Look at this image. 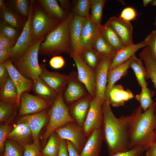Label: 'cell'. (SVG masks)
Returning a JSON list of instances; mask_svg holds the SVG:
<instances>
[{
	"label": "cell",
	"instance_id": "cell-21",
	"mask_svg": "<svg viewBox=\"0 0 156 156\" xmlns=\"http://www.w3.org/2000/svg\"><path fill=\"white\" fill-rule=\"evenodd\" d=\"M103 140L102 128L94 130L87 138L80 156H100Z\"/></svg>",
	"mask_w": 156,
	"mask_h": 156
},
{
	"label": "cell",
	"instance_id": "cell-40",
	"mask_svg": "<svg viewBox=\"0 0 156 156\" xmlns=\"http://www.w3.org/2000/svg\"><path fill=\"white\" fill-rule=\"evenodd\" d=\"M24 151L23 146L8 139L5 142L4 152L2 156H23Z\"/></svg>",
	"mask_w": 156,
	"mask_h": 156
},
{
	"label": "cell",
	"instance_id": "cell-45",
	"mask_svg": "<svg viewBox=\"0 0 156 156\" xmlns=\"http://www.w3.org/2000/svg\"><path fill=\"white\" fill-rule=\"evenodd\" d=\"M11 127L8 124L1 125L0 127V156L3 154L5 145L8 134L12 131Z\"/></svg>",
	"mask_w": 156,
	"mask_h": 156
},
{
	"label": "cell",
	"instance_id": "cell-27",
	"mask_svg": "<svg viewBox=\"0 0 156 156\" xmlns=\"http://www.w3.org/2000/svg\"><path fill=\"white\" fill-rule=\"evenodd\" d=\"M36 1L48 14L60 21L64 20L70 12L62 8L56 0H38Z\"/></svg>",
	"mask_w": 156,
	"mask_h": 156
},
{
	"label": "cell",
	"instance_id": "cell-1",
	"mask_svg": "<svg viewBox=\"0 0 156 156\" xmlns=\"http://www.w3.org/2000/svg\"><path fill=\"white\" fill-rule=\"evenodd\" d=\"M109 100L102 104L103 122L102 129L104 140L110 156L130 149V115L117 118L111 108Z\"/></svg>",
	"mask_w": 156,
	"mask_h": 156
},
{
	"label": "cell",
	"instance_id": "cell-48",
	"mask_svg": "<svg viewBox=\"0 0 156 156\" xmlns=\"http://www.w3.org/2000/svg\"><path fill=\"white\" fill-rule=\"evenodd\" d=\"M15 45L0 49V63H2L10 57L12 49Z\"/></svg>",
	"mask_w": 156,
	"mask_h": 156
},
{
	"label": "cell",
	"instance_id": "cell-26",
	"mask_svg": "<svg viewBox=\"0 0 156 156\" xmlns=\"http://www.w3.org/2000/svg\"><path fill=\"white\" fill-rule=\"evenodd\" d=\"M100 33L106 42L117 51L124 47L119 35L107 22L103 25H101Z\"/></svg>",
	"mask_w": 156,
	"mask_h": 156
},
{
	"label": "cell",
	"instance_id": "cell-32",
	"mask_svg": "<svg viewBox=\"0 0 156 156\" xmlns=\"http://www.w3.org/2000/svg\"><path fill=\"white\" fill-rule=\"evenodd\" d=\"M131 58L129 68H131L133 70L138 83L141 88L147 87L148 83L145 79L146 70L142 60L135 55Z\"/></svg>",
	"mask_w": 156,
	"mask_h": 156
},
{
	"label": "cell",
	"instance_id": "cell-36",
	"mask_svg": "<svg viewBox=\"0 0 156 156\" xmlns=\"http://www.w3.org/2000/svg\"><path fill=\"white\" fill-rule=\"evenodd\" d=\"M154 91L148 88L147 86L142 88L141 92L136 95L135 98L140 103V105L144 111L148 109L154 102L152 98L155 95Z\"/></svg>",
	"mask_w": 156,
	"mask_h": 156
},
{
	"label": "cell",
	"instance_id": "cell-14",
	"mask_svg": "<svg viewBox=\"0 0 156 156\" xmlns=\"http://www.w3.org/2000/svg\"><path fill=\"white\" fill-rule=\"evenodd\" d=\"M48 111L45 110L35 114L21 116L17 123L27 125L31 130L33 142L38 139V135L42 128L48 122Z\"/></svg>",
	"mask_w": 156,
	"mask_h": 156
},
{
	"label": "cell",
	"instance_id": "cell-11",
	"mask_svg": "<svg viewBox=\"0 0 156 156\" xmlns=\"http://www.w3.org/2000/svg\"><path fill=\"white\" fill-rule=\"evenodd\" d=\"M20 105L18 115L20 117L38 113L47 110L51 105L44 99L27 92L21 94Z\"/></svg>",
	"mask_w": 156,
	"mask_h": 156
},
{
	"label": "cell",
	"instance_id": "cell-18",
	"mask_svg": "<svg viewBox=\"0 0 156 156\" xmlns=\"http://www.w3.org/2000/svg\"><path fill=\"white\" fill-rule=\"evenodd\" d=\"M93 98L88 94L70 104V114L75 122L82 127L89 111Z\"/></svg>",
	"mask_w": 156,
	"mask_h": 156
},
{
	"label": "cell",
	"instance_id": "cell-9",
	"mask_svg": "<svg viewBox=\"0 0 156 156\" xmlns=\"http://www.w3.org/2000/svg\"><path fill=\"white\" fill-rule=\"evenodd\" d=\"M54 131L61 139L71 142L80 154L87 140L82 127L75 122H73Z\"/></svg>",
	"mask_w": 156,
	"mask_h": 156
},
{
	"label": "cell",
	"instance_id": "cell-50",
	"mask_svg": "<svg viewBox=\"0 0 156 156\" xmlns=\"http://www.w3.org/2000/svg\"><path fill=\"white\" fill-rule=\"evenodd\" d=\"M9 76L6 68L3 63H0V88L3 86Z\"/></svg>",
	"mask_w": 156,
	"mask_h": 156
},
{
	"label": "cell",
	"instance_id": "cell-33",
	"mask_svg": "<svg viewBox=\"0 0 156 156\" xmlns=\"http://www.w3.org/2000/svg\"><path fill=\"white\" fill-rule=\"evenodd\" d=\"M0 101L17 103V90L10 76L3 86L0 88Z\"/></svg>",
	"mask_w": 156,
	"mask_h": 156
},
{
	"label": "cell",
	"instance_id": "cell-60",
	"mask_svg": "<svg viewBox=\"0 0 156 156\" xmlns=\"http://www.w3.org/2000/svg\"><path fill=\"white\" fill-rule=\"evenodd\" d=\"M154 25L156 27V18H155V21L154 22Z\"/></svg>",
	"mask_w": 156,
	"mask_h": 156
},
{
	"label": "cell",
	"instance_id": "cell-16",
	"mask_svg": "<svg viewBox=\"0 0 156 156\" xmlns=\"http://www.w3.org/2000/svg\"><path fill=\"white\" fill-rule=\"evenodd\" d=\"M41 72L39 77L57 94L63 92L67 85L69 75L47 70L44 64H40Z\"/></svg>",
	"mask_w": 156,
	"mask_h": 156
},
{
	"label": "cell",
	"instance_id": "cell-23",
	"mask_svg": "<svg viewBox=\"0 0 156 156\" xmlns=\"http://www.w3.org/2000/svg\"><path fill=\"white\" fill-rule=\"evenodd\" d=\"M7 139L15 142L22 146L30 143L33 140L31 130L26 124L24 123L14 124L12 130L8 134Z\"/></svg>",
	"mask_w": 156,
	"mask_h": 156
},
{
	"label": "cell",
	"instance_id": "cell-47",
	"mask_svg": "<svg viewBox=\"0 0 156 156\" xmlns=\"http://www.w3.org/2000/svg\"><path fill=\"white\" fill-rule=\"evenodd\" d=\"M137 15L136 11L134 8L127 7L122 10L119 17L125 20L130 21L135 19Z\"/></svg>",
	"mask_w": 156,
	"mask_h": 156
},
{
	"label": "cell",
	"instance_id": "cell-53",
	"mask_svg": "<svg viewBox=\"0 0 156 156\" xmlns=\"http://www.w3.org/2000/svg\"><path fill=\"white\" fill-rule=\"evenodd\" d=\"M66 141L67 145L68 151L69 156H80L79 153L73 144L68 140Z\"/></svg>",
	"mask_w": 156,
	"mask_h": 156
},
{
	"label": "cell",
	"instance_id": "cell-39",
	"mask_svg": "<svg viewBox=\"0 0 156 156\" xmlns=\"http://www.w3.org/2000/svg\"><path fill=\"white\" fill-rule=\"evenodd\" d=\"M81 55L84 62L94 70L101 58L93 50L92 47L83 49L81 51Z\"/></svg>",
	"mask_w": 156,
	"mask_h": 156
},
{
	"label": "cell",
	"instance_id": "cell-43",
	"mask_svg": "<svg viewBox=\"0 0 156 156\" xmlns=\"http://www.w3.org/2000/svg\"><path fill=\"white\" fill-rule=\"evenodd\" d=\"M144 42L152 56L156 61V30H153L149 34Z\"/></svg>",
	"mask_w": 156,
	"mask_h": 156
},
{
	"label": "cell",
	"instance_id": "cell-5",
	"mask_svg": "<svg viewBox=\"0 0 156 156\" xmlns=\"http://www.w3.org/2000/svg\"><path fill=\"white\" fill-rule=\"evenodd\" d=\"M46 36L34 42L23 55L12 62L21 74L34 81L39 77L41 73V68L38 60V52L40 46Z\"/></svg>",
	"mask_w": 156,
	"mask_h": 156
},
{
	"label": "cell",
	"instance_id": "cell-41",
	"mask_svg": "<svg viewBox=\"0 0 156 156\" xmlns=\"http://www.w3.org/2000/svg\"><path fill=\"white\" fill-rule=\"evenodd\" d=\"M22 31L13 28L2 21L0 24V35L11 40H17Z\"/></svg>",
	"mask_w": 156,
	"mask_h": 156
},
{
	"label": "cell",
	"instance_id": "cell-13",
	"mask_svg": "<svg viewBox=\"0 0 156 156\" xmlns=\"http://www.w3.org/2000/svg\"><path fill=\"white\" fill-rule=\"evenodd\" d=\"M7 69L18 92L17 104H20L21 94L25 92H29L32 89L33 80L28 79L21 74L14 66L12 62L8 60L2 63Z\"/></svg>",
	"mask_w": 156,
	"mask_h": 156
},
{
	"label": "cell",
	"instance_id": "cell-54",
	"mask_svg": "<svg viewBox=\"0 0 156 156\" xmlns=\"http://www.w3.org/2000/svg\"><path fill=\"white\" fill-rule=\"evenodd\" d=\"M145 156H156V139L146 150Z\"/></svg>",
	"mask_w": 156,
	"mask_h": 156
},
{
	"label": "cell",
	"instance_id": "cell-34",
	"mask_svg": "<svg viewBox=\"0 0 156 156\" xmlns=\"http://www.w3.org/2000/svg\"><path fill=\"white\" fill-rule=\"evenodd\" d=\"M31 3V0H10L6 1V5L26 21L29 14Z\"/></svg>",
	"mask_w": 156,
	"mask_h": 156
},
{
	"label": "cell",
	"instance_id": "cell-46",
	"mask_svg": "<svg viewBox=\"0 0 156 156\" xmlns=\"http://www.w3.org/2000/svg\"><path fill=\"white\" fill-rule=\"evenodd\" d=\"M146 150L143 146H138L126 151L117 153L110 156H141Z\"/></svg>",
	"mask_w": 156,
	"mask_h": 156
},
{
	"label": "cell",
	"instance_id": "cell-12",
	"mask_svg": "<svg viewBox=\"0 0 156 156\" xmlns=\"http://www.w3.org/2000/svg\"><path fill=\"white\" fill-rule=\"evenodd\" d=\"M113 58H101L94 70L96 85V95L103 103L107 82V75L109 67Z\"/></svg>",
	"mask_w": 156,
	"mask_h": 156
},
{
	"label": "cell",
	"instance_id": "cell-29",
	"mask_svg": "<svg viewBox=\"0 0 156 156\" xmlns=\"http://www.w3.org/2000/svg\"><path fill=\"white\" fill-rule=\"evenodd\" d=\"M139 56L143 61L146 69V79H150L152 81L156 92V61L152 57L146 46L143 48Z\"/></svg>",
	"mask_w": 156,
	"mask_h": 156
},
{
	"label": "cell",
	"instance_id": "cell-6",
	"mask_svg": "<svg viewBox=\"0 0 156 156\" xmlns=\"http://www.w3.org/2000/svg\"><path fill=\"white\" fill-rule=\"evenodd\" d=\"M61 21L49 16L36 1L34 0L31 23V32L34 42L46 36Z\"/></svg>",
	"mask_w": 156,
	"mask_h": 156
},
{
	"label": "cell",
	"instance_id": "cell-35",
	"mask_svg": "<svg viewBox=\"0 0 156 156\" xmlns=\"http://www.w3.org/2000/svg\"><path fill=\"white\" fill-rule=\"evenodd\" d=\"M49 138L41 154L43 156H57L61 139L55 131Z\"/></svg>",
	"mask_w": 156,
	"mask_h": 156
},
{
	"label": "cell",
	"instance_id": "cell-4",
	"mask_svg": "<svg viewBox=\"0 0 156 156\" xmlns=\"http://www.w3.org/2000/svg\"><path fill=\"white\" fill-rule=\"evenodd\" d=\"M63 92L58 94L49 111V120L42 139L46 140L55 130L68 123L75 122L70 113L63 97Z\"/></svg>",
	"mask_w": 156,
	"mask_h": 156
},
{
	"label": "cell",
	"instance_id": "cell-59",
	"mask_svg": "<svg viewBox=\"0 0 156 156\" xmlns=\"http://www.w3.org/2000/svg\"><path fill=\"white\" fill-rule=\"evenodd\" d=\"M154 114L156 118V103L155 104V107L154 110Z\"/></svg>",
	"mask_w": 156,
	"mask_h": 156
},
{
	"label": "cell",
	"instance_id": "cell-58",
	"mask_svg": "<svg viewBox=\"0 0 156 156\" xmlns=\"http://www.w3.org/2000/svg\"><path fill=\"white\" fill-rule=\"evenodd\" d=\"M152 6H156V0H153L150 3Z\"/></svg>",
	"mask_w": 156,
	"mask_h": 156
},
{
	"label": "cell",
	"instance_id": "cell-17",
	"mask_svg": "<svg viewBox=\"0 0 156 156\" xmlns=\"http://www.w3.org/2000/svg\"><path fill=\"white\" fill-rule=\"evenodd\" d=\"M107 22L117 33L125 47L134 43L132 37L133 27L130 21L125 20L119 17L112 16Z\"/></svg>",
	"mask_w": 156,
	"mask_h": 156
},
{
	"label": "cell",
	"instance_id": "cell-51",
	"mask_svg": "<svg viewBox=\"0 0 156 156\" xmlns=\"http://www.w3.org/2000/svg\"><path fill=\"white\" fill-rule=\"evenodd\" d=\"M57 156H69L66 140L61 139Z\"/></svg>",
	"mask_w": 156,
	"mask_h": 156
},
{
	"label": "cell",
	"instance_id": "cell-56",
	"mask_svg": "<svg viewBox=\"0 0 156 156\" xmlns=\"http://www.w3.org/2000/svg\"><path fill=\"white\" fill-rule=\"evenodd\" d=\"M6 4L4 0H0V10H1L5 6Z\"/></svg>",
	"mask_w": 156,
	"mask_h": 156
},
{
	"label": "cell",
	"instance_id": "cell-30",
	"mask_svg": "<svg viewBox=\"0 0 156 156\" xmlns=\"http://www.w3.org/2000/svg\"><path fill=\"white\" fill-rule=\"evenodd\" d=\"M0 10L3 21L13 28L22 31L26 21L20 15L6 6Z\"/></svg>",
	"mask_w": 156,
	"mask_h": 156
},
{
	"label": "cell",
	"instance_id": "cell-31",
	"mask_svg": "<svg viewBox=\"0 0 156 156\" xmlns=\"http://www.w3.org/2000/svg\"><path fill=\"white\" fill-rule=\"evenodd\" d=\"M92 48L101 58H113L117 52L106 42L100 32L96 37Z\"/></svg>",
	"mask_w": 156,
	"mask_h": 156
},
{
	"label": "cell",
	"instance_id": "cell-38",
	"mask_svg": "<svg viewBox=\"0 0 156 156\" xmlns=\"http://www.w3.org/2000/svg\"><path fill=\"white\" fill-rule=\"evenodd\" d=\"M92 0H77L75 1L70 12L73 15L86 17L89 16Z\"/></svg>",
	"mask_w": 156,
	"mask_h": 156
},
{
	"label": "cell",
	"instance_id": "cell-44",
	"mask_svg": "<svg viewBox=\"0 0 156 156\" xmlns=\"http://www.w3.org/2000/svg\"><path fill=\"white\" fill-rule=\"evenodd\" d=\"M23 147L24 150L23 156H40L38 139L32 143L27 144Z\"/></svg>",
	"mask_w": 156,
	"mask_h": 156
},
{
	"label": "cell",
	"instance_id": "cell-15",
	"mask_svg": "<svg viewBox=\"0 0 156 156\" xmlns=\"http://www.w3.org/2000/svg\"><path fill=\"white\" fill-rule=\"evenodd\" d=\"M69 76L67 87L63 95L66 102L71 104L87 95L88 91L79 80L76 73H71Z\"/></svg>",
	"mask_w": 156,
	"mask_h": 156
},
{
	"label": "cell",
	"instance_id": "cell-37",
	"mask_svg": "<svg viewBox=\"0 0 156 156\" xmlns=\"http://www.w3.org/2000/svg\"><path fill=\"white\" fill-rule=\"evenodd\" d=\"M107 0H92L90 16L92 21L101 26L103 8Z\"/></svg>",
	"mask_w": 156,
	"mask_h": 156
},
{
	"label": "cell",
	"instance_id": "cell-42",
	"mask_svg": "<svg viewBox=\"0 0 156 156\" xmlns=\"http://www.w3.org/2000/svg\"><path fill=\"white\" fill-rule=\"evenodd\" d=\"M16 103L0 101V121H4L13 113Z\"/></svg>",
	"mask_w": 156,
	"mask_h": 156
},
{
	"label": "cell",
	"instance_id": "cell-61",
	"mask_svg": "<svg viewBox=\"0 0 156 156\" xmlns=\"http://www.w3.org/2000/svg\"><path fill=\"white\" fill-rule=\"evenodd\" d=\"M40 156H43L42 155L40 154Z\"/></svg>",
	"mask_w": 156,
	"mask_h": 156
},
{
	"label": "cell",
	"instance_id": "cell-20",
	"mask_svg": "<svg viewBox=\"0 0 156 156\" xmlns=\"http://www.w3.org/2000/svg\"><path fill=\"white\" fill-rule=\"evenodd\" d=\"M99 26L94 23L89 16L85 18L81 31L80 39L81 53L84 48L92 47L100 32Z\"/></svg>",
	"mask_w": 156,
	"mask_h": 156
},
{
	"label": "cell",
	"instance_id": "cell-10",
	"mask_svg": "<svg viewBox=\"0 0 156 156\" xmlns=\"http://www.w3.org/2000/svg\"><path fill=\"white\" fill-rule=\"evenodd\" d=\"M103 103L96 95L93 99L87 116L82 126L88 138L94 130L102 128L103 122Z\"/></svg>",
	"mask_w": 156,
	"mask_h": 156
},
{
	"label": "cell",
	"instance_id": "cell-3",
	"mask_svg": "<svg viewBox=\"0 0 156 156\" xmlns=\"http://www.w3.org/2000/svg\"><path fill=\"white\" fill-rule=\"evenodd\" d=\"M73 15L70 12L64 20L46 36L40 46L39 54L54 56L62 53H70L69 26Z\"/></svg>",
	"mask_w": 156,
	"mask_h": 156
},
{
	"label": "cell",
	"instance_id": "cell-19",
	"mask_svg": "<svg viewBox=\"0 0 156 156\" xmlns=\"http://www.w3.org/2000/svg\"><path fill=\"white\" fill-rule=\"evenodd\" d=\"M85 19V17L74 15H73L72 17L69 26L71 43V51L70 53L81 54V36Z\"/></svg>",
	"mask_w": 156,
	"mask_h": 156
},
{
	"label": "cell",
	"instance_id": "cell-28",
	"mask_svg": "<svg viewBox=\"0 0 156 156\" xmlns=\"http://www.w3.org/2000/svg\"><path fill=\"white\" fill-rule=\"evenodd\" d=\"M32 89L36 96L49 102L51 105L58 94L39 77L34 81Z\"/></svg>",
	"mask_w": 156,
	"mask_h": 156
},
{
	"label": "cell",
	"instance_id": "cell-55",
	"mask_svg": "<svg viewBox=\"0 0 156 156\" xmlns=\"http://www.w3.org/2000/svg\"><path fill=\"white\" fill-rule=\"evenodd\" d=\"M61 7L63 9L68 12L70 9L71 4L69 0H59Z\"/></svg>",
	"mask_w": 156,
	"mask_h": 156
},
{
	"label": "cell",
	"instance_id": "cell-24",
	"mask_svg": "<svg viewBox=\"0 0 156 156\" xmlns=\"http://www.w3.org/2000/svg\"><path fill=\"white\" fill-rule=\"evenodd\" d=\"M131 58L123 63L109 70L105 100H109V92L112 87L117 81L127 74L128 69L129 68Z\"/></svg>",
	"mask_w": 156,
	"mask_h": 156
},
{
	"label": "cell",
	"instance_id": "cell-57",
	"mask_svg": "<svg viewBox=\"0 0 156 156\" xmlns=\"http://www.w3.org/2000/svg\"><path fill=\"white\" fill-rule=\"evenodd\" d=\"M153 0H143V5L144 7L146 6L149 3H151Z\"/></svg>",
	"mask_w": 156,
	"mask_h": 156
},
{
	"label": "cell",
	"instance_id": "cell-2",
	"mask_svg": "<svg viewBox=\"0 0 156 156\" xmlns=\"http://www.w3.org/2000/svg\"><path fill=\"white\" fill-rule=\"evenodd\" d=\"M156 101L142 112L140 105L130 115V149L140 146L146 149L156 139V118L154 113Z\"/></svg>",
	"mask_w": 156,
	"mask_h": 156
},
{
	"label": "cell",
	"instance_id": "cell-22",
	"mask_svg": "<svg viewBox=\"0 0 156 156\" xmlns=\"http://www.w3.org/2000/svg\"><path fill=\"white\" fill-rule=\"evenodd\" d=\"M133 97V93L129 89L125 90L121 85L114 84L110 90L108 99L110 105L118 107L124 106L125 102Z\"/></svg>",
	"mask_w": 156,
	"mask_h": 156
},
{
	"label": "cell",
	"instance_id": "cell-25",
	"mask_svg": "<svg viewBox=\"0 0 156 156\" xmlns=\"http://www.w3.org/2000/svg\"><path fill=\"white\" fill-rule=\"evenodd\" d=\"M145 47L146 45L144 41L124 47L117 51L113 59L109 70L127 61L135 55V53L139 50Z\"/></svg>",
	"mask_w": 156,
	"mask_h": 156
},
{
	"label": "cell",
	"instance_id": "cell-49",
	"mask_svg": "<svg viewBox=\"0 0 156 156\" xmlns=\"http://www.w3.org/2000/svg\"><path fill=\"white\" fill-rule=\"evenodd\" d=\"M49 64L52 68L58 69L61 68L64 66L65 62L62 56L56 55L53 56L51 59Z\"/></svg>",
	"mask_w": 156,
	"mask_h": 156
},
{
	"label": "cell",
	"instance_id": "cell-8",
	"mask_svg": "<svg viewBox=\"0 0 156 156\" xmlns=\"http://www.w3.org/2000/svg\"><path fill=\"white\" fill-rule=\"evenodd\" d=\"M69 55L76 65L79 80L84 85L88 93L93 98L96 95V92L94 70L84 62L81 54L70 53Z\"/></svg>",
	"mask_w": 156,
	"mask_h": 156
},
{
	"label": "cell",
	"instance_id": "cell-52",
	"mask_svg": "<svg viewBox=\"0 0 156 156\" xmlns=\"http://www.w3.org/2000/svg\"><path fill=\"white\" fill-rule=\"evenodd\" d=\"M17 40H11L3 35H0V49L10 45H15Z\"/></svg>",
	"mask_w": 156,
	"mask_h": 156
},
{
	"label": "cell",
	"instance_id": "cell-7",
	"mask_svg": "<svg viewBox=\"0 0 156 156\" xmlns=\"http://www.w3.org/2000/svg\"><path fill=\"white\" fill-rule=\"evenodd\" d=\"M34 1L31 0L28 18L12 49L10 57L9 59L11 62L17 59L23 55L34 43L31 27Z\"/></svg>",
	"mask_w": 156,
	"mask_h": 156
}]
</instances>
